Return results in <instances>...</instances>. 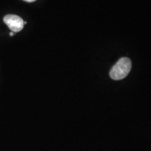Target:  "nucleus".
<instances>
[{
	"instance_id": "nucleus-1",
	"label": "nucleus",
	"mask_w": 151,
	"mask_h": 151,
	"mask_svg": "<svg viewBox=\"0 0 151 151\" xmlns=\"http://www.w3.org/2000/svg\"><path fill=\"white\" fill-rule=\"evenodd\" d=\"M131 68L132 62L129 58H120L111 69L110 71L111 78L116 81L123 79L129 74Z\"/></svg>"
},
{
	"instance_id": "nucleus-2",
	"label": "nucleus",
	"mask_w": 151,
	"mask_h": 151,
	"mask_svg": "<svg viewBox=\"0 0 151 151\" xmlns=\"http://www.w3.org/2000/svg\"><path fill=\"white\" fill-rule=\"evenodd\" d=\"M4 22L14 32H19L24 27L23 20L16 15H6L4 17Z\"/></svg>"
},
{
	"instance_id": "nucleus-4",
	"label": "nucleus",
	"mask_w": 151,
	"mask_h": 151,
	"mask_svg": "<svg viewBox=\"0 0 151 151\" xmlns=\"http://www.w3.org/2000/svg\"><path fill=\"white\" fill-rule=\"evenodd\" d=\"M9 35H10L11 37H13V36L14 35V32H10L9 33Z\"/></svg>"
},
{
	"instance_id": "nucleus-3",
	"label": "nucleus",
	"mask_w": 151,
	"mask_h": 151,
	"mask_svg": "<svg viewBox=\"0 0 151 151\" xmlns=\"http://www.w3.org/2000/svg\"><path fill=\"white\" fill-rule=\"evenodd\" d=\"M24 1H27V2H34V1H35L36 0H23Z\"/></svg>"
}]
</instances>
